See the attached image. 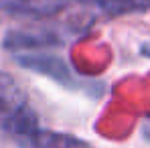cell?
<instances>
[{
    "label": "cell",
    "instance_id": "4",
    "mask_svg": "<svg viewBox=\"0 0 150 148\" xmlns=\"http://www.w3.org/2000/svg\"><path fill=\"white\" fill-rule=\"evenodd\" d=\"M61 45V37L51 30H12L4 39V47L10 51H25V49H43V47H55Z\"/></svg>",
    "mask_w": 150,
    "mask_h": 148
},
{
    "label": "cell",
    "instance_id": "1",
    "mask_svg": "<svg viewBox=\"0 0 150 148\" xmlns=\"http://www.w3.org/2000/svg\"><path fill=\"white\" fill-rule=\"evenodd\" d=\"M16 61L25 69H30L35 73L45 75V77H49L53 81L65 85V87L79 85L77 77L73 75V71L69 69V65L61 57H55V55H18Z\"/></svg>",
    "mask_w": 150,
    "mask_h": 148
},
{
    "label": "cell",
    "instance_id": "3",
    "mask_svg": "<svg viewBox=\"0 0 150 148\" xmlns=\"http://www.w3.org/2000/svg\"><path fill=\"white\" fill-rule=\"evenodd\" d=\"M26 106V99L12 79V75L0 71V128L8 122L14 114H18Z\"/></svg>",
    "mask_w": 150,
    "mask_h": 148
},
{
    "label": "cell",
    "instance_id": "2",
    "mask_svg": "<svg viewBox=\"0 0 150 148\" xmlns=\"http://www.w3.org/2000/svg\"><path fill=\"white\" fill-rule=\"evenodd\" d=\"M14 140L25 148H93L91 144L75 138L71 134L51 132V130H43L39 126H33V128L25 130Z\"/></svg>",
    "mask_w": 150,
    "mask_h": 148
},
{
    "label": "cell",
    "instance_id": "7",
    "mask_svg": "<svg viewBox=\"0 0 150 148\" xmlns=\"http://www.w3.org/2000/svg\"><path fill=\"white\" fill-rule=\"evenodd\" d=\"M142 136H144V140L150 144V120H146V122L142 124Z\"/></svg>",
    "mask_w": 150,
    "mask_h": 148
},
{
    "label": "cell",
    "instance_id": "5",
    "mask_svg": "<svg viewBox=\"0 0 150 148\" xmlns=\"http://www.w3.org/2000/svg\"><path fill=\"white\" fill-rule=\"evenodd\" d=\"M67 0H0V8L21 16H53Z\"/></svg>",
    "mask_w": 150,
    "mask_h": 148
},
{
    "label": "cell",
    "instance_id": "6",
    "mask_svg": "<svg viewBox=\"0 0 150 148\" xmlns=\"http://www.w3.org/2000/svg\"><path fill=\"white\" fill-rule=\"evenodd\" d=\"M79 2L98 8L105 16H124L150 10V0H79Z\"/></svg>",
    "mask_w": 150,
    "mask_h": 148
}]
</instances>
